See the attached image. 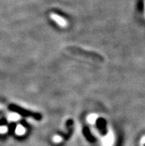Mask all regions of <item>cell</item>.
<instances>
[{
  "instance_id": "obj_1",
  "label": "cell",
  "mask_w": 145,
  "mask_h": 146,
  "mask_svg": "<svg viewBox=\"0 0 145 146\" xmlns=\"http://www.w3.org/2000/svg\"><path fill=\"white\" fill-rule=\"evenodd\" d=\"M50 18L53 19V21H55L56 22V24L59 25V26L62 27V28H65L68 26V22H67L66 19H64L62 17L59 16V15L56 14V13H51L50 15Z\"/></svg>"
},
{
  "instance_id": "obj_2",
  "label": "cell",
  "mask_w": 145,
  "mask_h": 146,
  "mask_svg": "<svg viewBox=\"0 0 145 146\" xmlns=\"http://www.w3.org/2000/svg\"><path fill=\"white\" fill-rule=\"evenodd\" d=\"M15 133H17L18 136L24 135V133H26V128L22 125H17L16 130H15Z\"/></svg>"
},
{
  "instance_id": "obj_3",
  "label": "cell",
  "mask_w": 145,
  "mask_h": 146,
  "mask_svg": "<svg viewBox=\"0 0 145 146\" xmlns=\"http://www.w3.org/2000/svg\"><path fill=\"white\" fill-rule=\"evenodd\" d=\"M98 118V115L96 114V113H92V114H90L87 117V122L90 123V124L93 125L95 123V122H96V120Z\"/></svg>"
},
{
  "instance_id": "obj_4",
  "label": "cell",
  "mask_w": 145,
  "mask_h": 146,
  "mask_svg": "<svg viewBox=\"0 0 145 146\" xmlns=\"http://www.w3.org/2000/svg\"><path fill=\"white\" fill-rule=\"evenodd\" d=\"M8 119L11 121H18L19 119H20V116L17 113H10L8 116Z\"/></svg>"
},
{
  "instance_id": "obj_5",
  "label": "cell",
  "mask_w": 145,
  "mask_h": 146,
  "mask_svg": "<svg viewBox=\"0 0 145 146\" xmlns=\"http://www.w3.org/2000/svg\"><path fill=\"white\" fill-rule=\"evenodd\" d=\"M63 138L61 136L59 135H55L53 137V141L54 143H59L62 141Z\"/></svg>"
},
{
  "instance_id": "obj_6",
  "label": "cell",
  "mask_w": 145,
  "mask_h": 146,
  "mask_svg": "<svg viewBox=\"0 0 145 146\" xmlns=\"http://www.w3.org/2000/svg\"><path fill=\"white\" fill-rule=\"evenodd\" d=\"M7 130H8V128H7V127H6V126L0 127V133H6V132L7 131Z\"/></svg>"
}]
</instances>
